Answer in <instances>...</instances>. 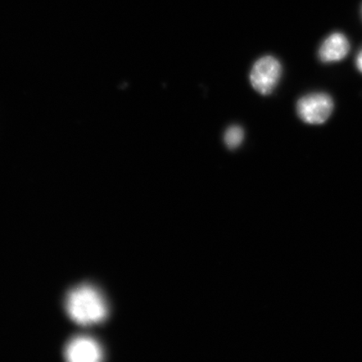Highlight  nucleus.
<instances>
[{
  "label": "nucleus",
  "instance_id": "4",
  "mask_svg": "<svg viewBox=\"0 0 362 362\" xmlns=\"http://www.w3.org/2000/svg\"><path fill=\"white\" fill-rule=\"evenodd\" d=\"M65 356L71 362H97L103 360V351L94 339L78 337L67 344Z\"/></svg>",
  "mask_w": 362,
  "mask_h": 362
},
{
  "label": "nucleus",
  "instance_id": "3",
  "mask_svg": "<svg viewBox=\"0 0 362 362\" xmlns=\"http://www.w3.org/2000/svg\"><path fill=\"white\" fill-rule=\"evenodd\" d=\"M332 98L325 93L307 95L298 100L297 113L302 121L309 124H322L333 112Z\"/></svg>",
  "mask_w": 362,
  "mask_h": 362
},
{
  "label": "nucleus",
  "instance_id": "1",
  "mask_svg": "<svg viewBox=\"0 0 362 362\" xmlns=\"http://www.w3.org/2000/svg\"><path fill=\"white\" fill-rule=\"evenodd\" d=\"M68 315L76 324L90 327L105 320L107 305L100 292L90 285H80L68 293L66 300Z\"/></svg>",
  "mask_w": 362,
  "mask_h": 362
},
{
  "label": "nucleus",
  "instance_id": "6",
  "mask_svg": "<svg viewBox=\"0 0 362 362\" xmlns=\"http://www.w3.org/2000/svg\"><path fill=\"white\" fill-rule=\"evenodd\" d=\"M244 137L241 127L233 126L226 131L224 140L229 148H236L242 144Z\"/></svg>",
  "mask_w": 362,
  "mask_h": 362
},
{
  "label": "nucleus",
  "instance_id": "2",
  "mask_svg": "<svg viewBox=\"0 0 362 362\" xmlns=\"http://www.w3.org/2000/svg\"><path fill=\"white\" fill-rule=\"evenodd\" d=\"M282 76V66L278 59L266 56L253 65L250 74L252 88L257 93L269 95L277 87Z\"/></svg>",
  "mask_w": 362,
  "mask_h": 362
},
{
  "label": "nucleus",
  "instance_id": "7",
  "mask_svg": "<svg viewBox=\"0 0 362 362\" xmlns=\"http://www.w3.org/2000/svg\"><path fill=\"white\" fill-rule=\"evenodd\" d=\"M356 64L357 69H358L362 74V49L358 53V55H357V57H356Z\"/></svg>",
  "mask_w": 362,
  "mask_h": 362
},
{
  "label": "nucleus",
  "instance_id": "5",
  "mask_svg": "<svg viewBox=\"0 0 362 362\" xmlns=\"http://www.w3.org/2000/svg\"><path fill=\"white\" fill-rule=\"evenodd\" d=\"M350 52V43L341 33H333L321 45L319 57L323 62H337L343 60Z\"/></svg>",
  "mask_w": 362,
  "mask_h": 362
}]
</instances>
